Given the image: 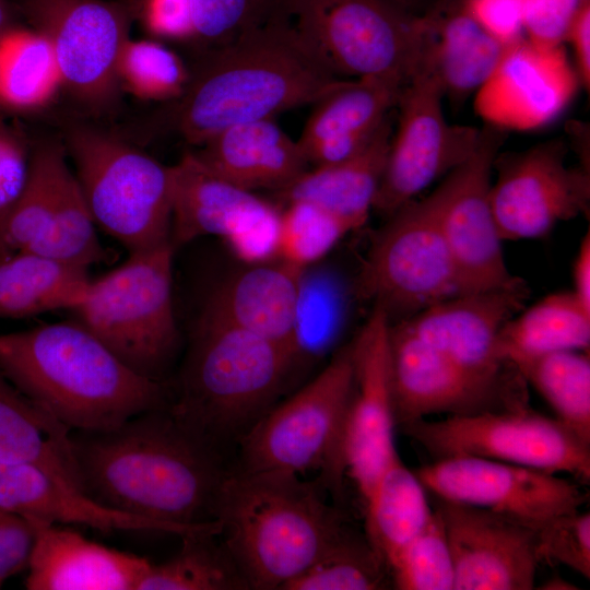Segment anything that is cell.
<instances>
[{
    "label": "cell",
    "instance_id": "6da1fadb",
    "mask_svg": "<svg viewBox=\"0 0 590 590\" xmlns=\"http://www.w3.org/2000/svg\"><path fill=\"white\" fill-rule=\"evenodd\" d=\"M82 492L143 518L194 526L215 521L228 458L198 439L169 408L102 432L71 433Z\"/></svg>",
    "mask_w": 590,
    "mask_h": 590
},
{
    "label": "cell",
    "instance_id": "7a4b0ae2",
    "mask_svg": "<svg viewBox=\"0 0 590 590\" xmlns=\"http://www.w3.org/2000/svg\"><path fill=\"white\" fill-rule=\"evenodd\" d=\"M340 80L306 48L283 12L201 51L185 92L173 102V127L200 146L232 126L312 105Z\"/></svg>",
    "mask_w": 590,
    "mask_h": 590
},
{
    "label": "cell",
    "instance_id": "3957f363",
    "mask_svg": "<svg viewBox=\"0 0 590 590\" xmlns=\"http://www.w3.org/2000/svg\"><path fill=\"white\" fill-rule=\"evenodd\" d=\"M0 374L70 430H109L172 402L166 382L129 368L75 320L0 334Z\"/></svg>",
    "mask_w": 590,
    "mask_h": 590
},
{
    "label": "cell",
    "instance_id": "277c9868",
    "mask_svg": "<svg viewBox=\"0 0 590 590\" xmlns=\"http://www.w3.org/2000/svg\"><path fill=\"white\" fill-rule=\"evenodd\" d=\"M322 488L290 472L231 469L215 519L249 589L282 590L351 528Z\"/></svg>",
    "mask_w": 590,
    "mask_h": 590
},
{
    "label": "cell",
    "instance_id": "5b68a950",
    "mask_svg": "<svg viewBox=\"0 0 590 590\" xmlns=\"http://www.w3.org/2000/svg\"><path fill=\"white\" fill-rule=\"evenodd\" d=\"M297 361L290 349L201 311L172 391L176 420L226 458L275 404Z\"/></svg>",
    "mask_w": 590,
    "mask_h": 590
},
{
    "label": "cell",
    "instance_id": "8992f818",
    "mask_svg": "<svg viewBox=\"0 0 590 590\" xmlns=\"http://www.w3.org/2000/svg\"><path fill=\"white\" fill-rule=\"evenodd\" d=\"M306 48L341 79H378L400 88L426 69L428 20L388 0H284Z\"/></svg>",
    "mask_w": 590,
    "mask_h": 590
},
{
    "label": "cell",
    "instance_id": "52a82bcc",
    "mask_svg": "<svg viewBox=\"0 0 590 590\" xmlns=\"http://www.w3.org/2000/svg\"><path fill=\"white\" fill-rule=\"evenodd\" d=\"M170 241L131 252L121 266L91 280L71 311L122 363L141 376L165 381L179 347L173 305Z\"/></svg>",
    "mask_w": 590,
    "mask_h": 590
},
{
    "label": "cell",
    "instance_id": "ba28073f",
    "mask_svg": "<svg viewBox=\"0 0 590 590\" xmlns=\"http://www.w3.org/2000/svg\"><path fill=\"white\" fill-rule=\"evenodd\" d=\"M354 382L350 342L307 385L274 404L239 440L233 469L318 471L323 488L339 493L345 468L344 425Z\"/></svg>",
    "mask_w": 590,
    "mask_h": 590
},
{
    "label": "cell",
    "instance_id": "9c48e42d",
    "mask_svg": "<svg viewBox=\"0 0 590 590\" xmlns=\"http://www.w3.org/2000/svg\"><path fill=\"white\" fill-rule=\"evenodd\" d=\"M66 146L97 226L129 253L170 241L172 166L86 125L68 129Z\"/></svg>",
    "mask_w": 590,
    "mask_h": 590
},
{
    "label": "cell",
    "instance_id": "30bf717a",
    "mask_svg": "<svg viewBox=\"0 0 590 590\" xmlns=\"http://www.w3.org/2000/svg\"><path fill=\"white\" fill-rule=\"evenodd\" d=\"M400 428L435 460L476 457L590 480V444L528 406L424 418Z\"/></svg>",
    "mask_w": 590,
    "mask_h": 590
},
{
    "label": "cell",
    "instance_id": "8fae6325",
    "mask_svg": "<svg viewBox=\"0 0 590 590\" xmlns=\"http://www.w3.org/2000/svg\"><path fill=\"white\" fill-rule=\"evenodd\" d=\"M358 293L390 323L460 294L455 266L429 197L387 217L367 253Z\"/></svg>",
    "mask_w": 590,
    "mask_h": 590
},
{
    "label": "cell",
    "instance_id": "7c38bea8",
    "mask_svg": "<svg viewBox=\"0 0 590 590\" xmlns=\"http://www.w3.org/2000/svg\"><path fill=\"white\" fill-rule=\"evenodd\" d=\"M17 13L50 43L62 88L91 111L117 101V64L130 38L131 9L104 0H14Z\"/></svg>",
    "mask_w": 590,
    "mask_h": 590
},
{
    "label": "cell",
    "instance_id": "4fadbf2b",
    "mask_svg": "<svg viewBox=\"0 0 590 590\" xmlns=\"http://www.w3.org/2000/svg\"><path fill=\"white\" fill-rule=\"evenodd\" d=\"M506 131L484 125L477 144L428 197L446 239L460 294L523 282L507 268L491 203L494 161Z\"/></svg>",
    "mask_w": 590,
    "mask_h": 590
},
{
    "label": "cell",
    "instance_id": "5bb4252c",
    "mask_svg": "<svg viewBox=\"0 0 590 590\" xmlns=\"http://www.w3.org/2000/svg\"><path fill=\"white\" fill-rule=\"evenodd\" d=\"M441 87L428 69L406 84L398 98L397 126L373 210L388 217L465 162L480 129L449 123Z\"/></svg>",
    "mask_w": 590,
    "mask_h": 590
},
{
    "label": "cell",
    "instance_id": "9a60e30c",
    "mask_svg": "<svg viewBox=\"0 0 590 590\" xmlns=\"http://www.w3.org/2000/svg\"><path fill=\"white\" fill-rule=\"evenodd\" d=\"M169 240L175 250L198 237H221L247 264L278 259L281 209L209 170L187 152L172 166Z\"/></svg>",
    "mask_w": 590,
    "mask_h": 590
},
{
    "label": "cell",
    "instance_id": "2e32d148",
    "mask_svg": "<svg viewBox=\"0 0 590 590\" xmlns=\"http://www.w3.org/2000/svg\"><path fill=\"white\" fill-rule=\"evenodd\" d=\"M567 154L568 145L559 138L497 154L491 203L503 241L541 238L559 222L588 214L589 170L568 166Z\"/></svg>",
    "mask_w": 590,
    "mask_h": 590
},
{
    "label": "cell",
    "instance_id": "e0dca14e",
    "mask_svg": "<svg viewBox=\"0 0 590 590\" xmlns=\"http://www.w3.org/2000/svg\"><path fill=\"white\" fill-rule=\"evenodd\" d=\"M415 473L433 497L488 510L532 528L579 510L589 497L579 484L557 474L476 457L434 460Z\"/></svg>",
    "mask_w": 590,
    "mask_h": 590
},
{
    "label": "cell",
    "instance_id": "ac0fdd59",
    "mask_svg": "<svg viewBox=\"0 0 590 590\" xmlns=\"http://www.w3.org/2000/svg\"><path fill=\"white\" fill-rule=\"evenodd\" d=\"M528 295L524 281L511 287L458 294L398 323L473 378L524 393V380L499 354L498 337L505 323L524 307Z\"/></svg>",
    "mask_w": 590,
    "mask_h": 590
},
{
    "label": "cell",
    "instance_id": "d6986e66",
    "mask_svg": "<svg viewBox=\"0 0 590 590\" xmlns=\"http://www.w3.org/2000/svg\"><path fill=\"white\" fill-rule=\"evenodd\" d=\"M389 328L387 315L374 307L351 342L354 382L344 425L343 461L345 475L354 482L364 504L385 470L399 457L394 445Z\"/></svg>",
    "mask_w": 590,
    "mask_h": 590
},
{
    "label": "cell",
    "instance_id": "ffe728a7",
    "mask_svg": "<svg viewBox=\"0 0 590 590\" xmlns=\"http://www.w3.org/2000/svg\"><path fill=\"white\" fill-rule=\"evenodd\" d=\"M389 359L397 427L436 414L467 415L527 406L524 393L473 378L398 322L389 328Z\"/></svg>",
    "mask_w": 590,
    "mask_h": 590
},
{
    "label": "cell",
    "instance_id": "44dd1931",
    "mask_svg": "<svg viewBox=\"0 0 590 590\" xmlns=\"http://www.w3.org/2000/svg\"><path fill=\"white\" fill-rule=\"evenodd\" d=\"M580 81L563 45L528 38L508 45L498 66L473 96L484 125L529 131L553 121L573 101Z\"/></svg>",
    "mask_w": 590,
    "mask_h": 590
},
{
    "label": "cell",
    "instance_id": "7402d4cb",
    "mask_svg": "<svg viewBox=\"0 0 590 590\" xmlns=\"http://www.w3.org/2000/svg\"><path fill=\"white\" fill-rule=\"evenodd\" d=\"M451 553L453 590H531L541 563L535 529L434 497Z\"/></svg>",
    "mask_w": 590,
    "mask_h": 590
},
{
    "label": "cell",
    "instance_id": "603a6c76",
    "mask_svg": "<svg viewBox=\"0 0 590 590\" xmlns=\"http://www.w3.org/2000/svg\"><path fill=\"white\" fill-rule=\"evenodd\" d=\"M0 508L25 519L81 524L105 533L149 531L182 536L200 532L219 534L221 530L217 520L186 526L106 508L32 464L0 463Z\"/></svg>",
    "mask_w": 590,
    "mask_h": 590
},
{
    "label": "cell",
    "instance_id": "cb8c5ba5",
    "mask_svg": "<svg viewBox=\"0 0 590 590\" xmlns=\"http://www.w3.org/2000/svg\"><path fill=\"white\" fill-rule=\"evenodd\" d=\"M26 520L34 538L25 580L28 590H137L151 564L76 531Z\"/></svg>",
    "mask_w": 590,
    "mask_h": 590
},
{
    "label": "cell",
    "instance_id": "d4e9b609",
    "mask_svg": "<svg viewBox=\"0 0 590 590\" xmlns=\"http://www.w3.org/2000/svg\"><path fill=\"white\" fill-rule=\"evenodd\" d=\"M193 152L213 174L249 191L288 187L309 168L297 143L273 119L226 128Z\"/></svg>",
    "mask_w": 590,
    "mask_h": 590
},
{
    "label": "cell",
    "instance_id": "484cf974",
    "mask_svg": "<svg viewBox=\"0 0 590 590\" xmlns=\"http://www.w3.org/2000/svg\"><path fill=\"white\" fill-rule=\"evenodd\" d=\"M303 271L281 260L250 264L217 284L202 310L279 343L296 355L293 330Z\"/></svg>",
    "mask_w": 590,
    "mask_h": 590
},
{
    "label": "cell",
    "instance_id": "4316f807",
    "mask_svg": "<svg viewBox=\"0 0 590 590\" xmlns=\"http://www.w3.org/2000/svg\"><path fill=\"white\" fill-rule=\"evenodd\" d=\"M392 131L389 115L359 153L335 164L308 168L276 196L284 203L298 200L316 204L352 231L357 229L373 210Z\"/></svg>",
    "mask_w": 590,
    "mask_h": 590
},
{
    "label": "cell",
    "instance_id": "83f0119b",
    "mask_svg": "<svg viewBox=\"0 0 590 590\" xmlns=\"http://www.w3.org/2000/svg\"><path fill=\"white\" fill-rule=\"evenodd\" d=\"M0 463L35 465L82 492L71 430L1 374Z\"/></svg>",
    "mask_w": 590,
    "mask_h": 590
},
{
    "label": "cell",
    "instance_id": "f1b7e54d",
    "mask_svg": "<svg viewBox=\"0 0 590 590\" xmlns=\"http://www.w3.org/2000/svg\"><path fill=\"white\" fill-rule=\"evenodd\" d=\"M427 69L444 98L461 106L492 75L508 45L491 35L464 7L429 19Z\"/></svg>",
    "mask_w": 590,
    "mask_h": 590
},
{
    "label": "cell",
    "instance_id": "f546056e",
    "mask_svg": "<svg viewBox=\"0 0 590 590\" xmlns=\"http://www.w3.org/2000/svg\"><path fill=\"white\" fill-rule=\"evenodd\" d=\"M87 269L33 253L0 259V317L24 318L74 309L84 298Z\"/></svg>",
    "mask_w": 590,
    "mask_h": 590
},
{
    "label": "cell",
    "instance_id": "4dcf8cb0",
    "mask_svg": "<svg viewBox=\"0 0 590 590\" xmlns=\"http://www.w3.org/2000/svg\"><path fill=\"white\" fill-rule=\"evenodd\" d=\"M590 346V311L571 291L550 294L522 308L502 328L498 351L509 364L560 351Z\"/></svg>",
    "mask_w": 590,
    "mask_h": 590
},
{
    "label": "cell",
    "instance_id": "1f68e13d",
    "mask_svg": "<svg viewBox=\"0 0 590 590\" xmlns=\"http://www.w3.org/2000/svg\"><path fill=\"white\" fill-rule=\"evenodd\" d=\"M427 491L397 457L378 480L365 506V533L389 566L429 523L434 515Z\"/></svg>",
    "mask_w": 590,
    "mask_h": 590
},
{
    "label": "cell",
    "instance_id": "d6a6232c",
    "mask_svg": "<svg viewBox=\"0 0 590 590\" xmlns=\"http://www.w3.org/2000/svg\"><path fill=\"white\" fill-rule=\"evenodd\" d=\"M401 91L378 79H341L312 104L296 140L302 152L329 138L376 131L396 108Z\"/></svg>",
    "mask_w": 590,
    "mask_h": 590
},
{
    "label": "cell",
    "instance_id": "836d02e7",
    "mask_svg": "<svg viewBox=\"0 0 590 590\" xmlns=\"http://www.w3.org/2000/svg\"><path fill=\"white\" fill-rule=\"evenodd\" d=\"M62 88L49 40L36 30L15 26L0 37V108L32 113L49 105Z\"/></svg>",
    "mask_w": 590,
    "mask_h": 590
},
{
    "label": "cell",
    "instance_id": "e575fe53",
    "mask_svg": "<svg viewBox=\"0 0 590 590\" xmlns=\"http://www.w3.org/2000/svg\"><path fill=\"white\" fill-rule=\"evenodd\" d=\"M512 366L548 403L555 418L590 444L589 352H554L519 359Z\"/></svg>",
    "mask_w": 590,
    "mask_h": 590
},
{
    "label": "cell",
    "instance_id": "d590c367",
    "mask_svg": "<svg viewBox=\"0 0 590 590\" xmlns=\"http://www.w3.org/2000/svg\"><path fill=\"white\" fill-rule=\"evenodd\" d=\"M180 551L161 564H150L137 590L249 589L219 534L180 536Z\"/></svg>",
    "mask_w": 590,
    "mask_h": 590
},
{
    "label": "cell",
    "instance_id": "8d00e7d4",
    "mask_svg": "<svg viewBox=\"0 0 590 590\" xmlns=\"http://www.w3.org/2000/svg\"><path fill=\"white\" fill-rule=\"evenodd\" d=\"M95 226L76 176L64 158L57 172L50 223L25 252L88 269L90 266L101 262L105 255Z\"/></svg>",
    "mask_w": 590,
    "mask_h": 590
},
{
    "label": "cell",
    "instance_id": "74e56055",
    "mask_svg": "<svg viewBox=\"0 0 590 590\" xmlns=\"http://www.w3.org/2000/svg\"><path fill=\"white\" fill-rule=\"evenodd\" d=\"M64 150L44 143L32 153L26 185L0 217V259L27 251L47 229L55 203V186Z\"/></svg>",
    "mask_w": 590,
    "mask_h": 590
},
{
    "label": "cell",
    "instance_id": "f35d334b",
    "mask_svg": "<svg viewBox=\"0 0 590 590\" xmlns=\"http://www.w3.org/2000/svg\"><path fill=\"white\" fill-rule=\"evenodd\" d=\"M390 585L388 567L366 533L351 527L282 590H378Z\"/></svg>",
    "mask_w": 590,
    "mask_h": 590
},
{
    "label": "cell",
    "instance_id": "ab89813d",
    "mask_svg": "<svg viewBox=\"0 0 590 590\" xmlns=\"http://www.w3.org/2000/svg\"><path fill=\"white\" fill-rule=\"evenodd\" d=\"M120 88L142 101L175 102L185 92L190 69L157 39H131L122 47L117 64Z\"/></svg>",
    "mask_w": 590,
    "mask_h": 590
},
{
    "label": "cell",
    "instance_id": "60d3db41",
    "mask_svg": "<svg viewBox=\"0 0 590 590\" xmlns=\"http://www.w3.org/2000/svg\"><path fill=\"white\" fill-rule=\"evenodd\" d=\"M343 318V297L337 278L326 269L300 274L293 344L297 359L322 354L335 339Z\"/></svg>",
    "mask_w": 590,
    "mask_h": 590
},
{
    "label": "cell",
    "instance_id": "b9f144b4",
    "mask_svg": "<svg viewBox=\"0 0 590 590\" xmlns=\"http://www.w3.org/2000/svg\"><path fill=\"white\" fill-rule=\"evenodd\" d=\"M281 210L279 259L299 270L321 260L352 229L322 208L290 201Z\"/></svg>",
    "mask_w": 590,
    "mask_h": 590
},
{
    "label": "cell",
    "instance_id": "7bdbcfd3",
    "mask_svg": "<svg viewBox=\"0 0 590 590\" xmlns=\"http://www.w3.org/2000/svg\"><path fill=\"white\" fill-rule=\"evenodd\" d=\"M434 509V508H433ZM391 585L400 590H453L455 570L441 521L433 518L389 566Z\"/></svg>",
    "mask_w": 590,
    "mask_h": 590
},
{
    "label": "cell",
    "instance_id": "ee69618b",
    "mask_svg": "<svg viewBox=\"0 0 590 590\" xmlns=\"http://www.w3.org/2000/svg\"><path fill=\"white\" fill-rule=\"evenodd\" d=\"M194 43L226 45L284 12V0H189Z\"/></svg>",
    "mask_w": 590,
    "mask_h": 590
},
{
    "label": "cell",
    "instance_id": "f6af8a7d",
    "mask_svg": "<svg viewBox=\"0 0 590 590\" xmlns=\"http://www.w3.org/2000/svg\"><path fill=\"white\" fill-rule=\"evenodd\" d=\"M535 529L541 562L562 564L590 578V514L576 510L552 518Z\"/></svg>",
    "mask_w": 590,
    "mask_h": 590
},
{
    "label": "cell",
    "instance_id": "bcb514c9",
    "mask_svg": "<svg viewBox=\"0 0 590 590\" xmlns=\"http://www.w3.org/2000/svg\"><path fill=\"white\" fill-rule=\"evenodd\" d=\"M32 153L23 131L0 119V217L26 185Z\"/></svg>",
    "mask_w": 590,
    "mask_h": 590
},
{
    "label": "cell",
    "instance_id": "7dc6e473",
    "mask_svg": "<svg viewBox=\"0 0 590 590\" xmlns=\"http://www.w3.org/2000/svg\"><path fill=\"white\" fill-rule=\"evenodd\" d=\"M581 0H523V32L529 40L547 46L564 44L567 27Z\"/></svg>",
    "mask_w": 590,
    "mask_h": 590
},
{
    "label": "cell",
    "instance_id": "c3c4849f",
    "mask_svg": "<svg viewBox=\"0 0 590 590\" xmlns=\"http://www.w3.org/2000/svg\"><path fill=\"white\" fill-rule=\"evenodd\" d=\"M138 13L143 27L154 38L194 42L189 0H141Z\"/></svg>",
    "mask_w": 590,
    "mask_h": 590
},
{
    "label": "cell",
    "instance_id": "681fc988",
    "mask_svg": "<svg viewBox=\"0 0 590 590\" xmlns=\"http://www.w3.org/2000/svg\"><path fill=\"white\" fill-rule=\"evenodd\" d=\"M464 8L482 27L505 45L526 37L523 0H465Z\"/></svg>",
    "mask_w": 590,
    "mask_h": 590
},
{
    "label": "cell",
    "instance_id": "f907efd6",
    "mask_svg": "<svg viewBox=\"0 0 590 590\" xmlns=\"http://www.w3.org/2000/svg\"><path fill=\"white\" fill-rule=\"evenodd\" d=\"M33 540L26 519L0 508V587L7 578L27 568Z\"/></svg>",
    "mask_w": 590,
    "mask_h": 590
},
{
    "label": "cell",
    "instance_id": "816d5d0a",
    "mask_svg": "<svg viewBox=\"0 0 590 590\" xmlns=\"http://www.w3.org/2000/svg\"><path fill=\"white\" fill-rule=\"evenodd\" d=\"M575 57V70L580 85L590 87V0H581L565 34Z\"/></svg>",
    "mask_w": 590,
    "mask_h": 590
},
{
    "label": "cell",
    "instance_id": "f5cc1de1",
    "mask_svg": "<svg viewBox=\"0 0 590 590\" xmlns=\"http://www.w3.org/2000/svg\"><path fill=\"white\" fill-rule=\"evenodd\" d=\"M573 294L590 311V234L583 236L573 268Z\"/></svg>",
    "mask_w": 590,
    "mask_h": 590
},
{
    "label": "cell",
    "instance_id": "db71d44e",
    "mask_svg": "<svg viewBox=\"0 0 590 590\" xmlns=\"http://www.w3.org/2000/svg\"><path fill=\"white\" fill-rule=\"evenodd\" d=\"M403 13L418 19L429 20L464 7L465 0H388Z\"/></svg>",
    "mask_w": 590,
    "mask_h": 590
},
{
    "label": "cell",
    "instance_id": "11a10c76",
    "mask_svg": "<svg viewBox=\"0 0 590 590\" xmlns=\"http://www.w3.org/2000/svg\"><path fill=\"white\" fill-rule=\"evenodd\" d=\"M16 8L9 0H0V37L11 28L17 26Z\"/></svg>",
    "mask_w": 590,
    "mask_h": 590
},
{
    "label": "cell",
    "instance_id": "9f6ffc18",
    "mask_svg": "<svg viewBox=\"0 0 590 590\" xmlns=\"http://www.w3.org/2000/svg\"><path fill=\"white\" fill-rule=\"evenodd\" d=\"M542 589H548V590H571L577 589V587L566 580H564L560 577H554L550 580H547Z\"/></svg>",
    "mask_w": 590,
    "mask_h": 590
}]
</instances>
